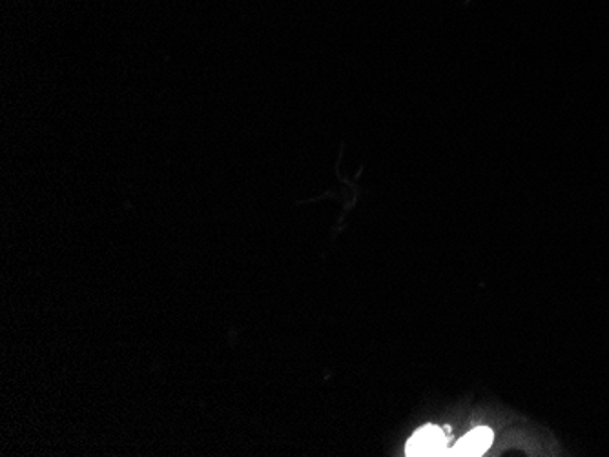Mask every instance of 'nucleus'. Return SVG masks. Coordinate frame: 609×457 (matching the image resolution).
Instances as JSON below:
<instances>
[{"mask_svg": "<svg viewBox=\"0 0 609 457\" xmlns=\"http://www.w3.org/2000/svg\"><path fill=\"white\" fill-rule=\"evenodd\" d=\"M493 431L488 426H480V429L469 432L466 437H461L455 448H450L447 454L450 456H482L493 445Z\"/></svg>", "mask_w": 609, "mask_h": 457, "instance_id": "nucleus-2", "label": "nucleus"}, {"mask_svg": "<svg viewBox=\"0 0 609 457\" xmlns=\"http://www.w3.org/2000/svg\"><path fill=\"white\" fill-rule=\"evenodd\" d=\"M447 453L449 448L444 432L433 425L420 429L406 447L407 456H444Z\"/></svg>", "mask_w": 609, "mask_h": 457, "instance_id": "nucleus-1", "label": "nucleus"}]
</instances>
